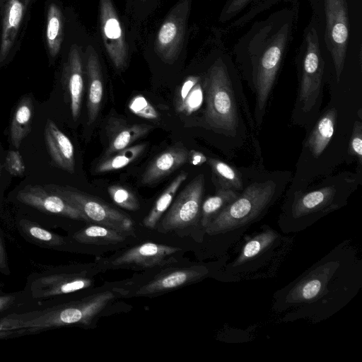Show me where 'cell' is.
I'll return each instance as SVG.
<instances>
[{
    "instance_id": "obj_39",
    "label": "cell",
    "mask_w": 362,
    "mask_h": 362,
    "mask_svg": "<svg viewBox=\"0 0 362 362\" xmlns=\"http://www.w3.org/2000/svg\"><path fill=\"white\" fill-rule=\"evenodd\" d=\"M11 272L6 240L0 230V274L9 276Z\"/></svg>"
},
{
    "instance_id": "obj_31",
    "label": "cell",
    "mask_w": 362,
    "mask_h": 362,
    "mask_svg": "<svg viewBox=\"0 0 362 362\" xmlns=\"http://www.w3.org/2000/svg\"><path fill=\"white\" fill-rule=\"evenodd\" d=\"M146 144H139L127 147L115 155L102 160L95 168L98 173L121 169L136 160L145 150Z\"/></svg>"
},
{
    "instance_id": "obj_33",
    "label": "cell",
    "mask_w": 362,
    "mask_h": 362,
    "mask_svg": "<svg viewBox=\"0 0 362 362\" xmlns=\"http://www.w3.org/2000/svg\"><path fill=\"white\" fill-rule=\"evenodd\" d=\"M30 308L23 290L0 293V319L13 313L28 311Z\"/></svg>"
},
{
    "instance_id": "obj_24",
    "label": "cell",
    "mask_w": 362,
    "mask_h": 362,
    "mask_svg": "<svg viewBox=\"0 0 362 362\" xmlns=\"http://www.w3.org/2000/svg\"><path fill=\"white\" fill-rule=\"evenodd\" d=\"M69 236L76 243L107 245L123 242L127 235L113 228L94 223L77 230Z\"/></svg>"
},
{
    "instance_id": "obj_30",
    "label": "cell",
    "mask_w": 362,
    "mask_h": 362,
    "mask_svg": "<svg viewBox=\"0 0 362 362\" xmlns=\"http://www.w3.org/2000/svg\"><path fill=\"white\" fill-rule=\"evenodd\" d=\"M153 129L148 124H132L122 127L110 140L106 156L130 146L135 141L147 134Z\"/></svg>"
},
{
    "instance_id": "obj_15",
    "label": "cell",
    "mask_w": 362,
    "mask_h": 362,
    "mask_svg": "<svg viewBox=\"0 0 362 362\" xmlns=\"http://www.w3.org/2000/svg\"><path fill=\"white\" fill-rule=\"evenodd\" d=\"M181 249L152 242L136 245L110 262L113 268L151 269L175 262L173 256Z\"/></svg>"
},
{
    "instance_id": "obj_10",
    "label": "cell",
    "mask_w": 362,
    "mask_h": 362,
    "mask_svg": "<svg viewBox=\"0 0 362 362\" xmlns=\"http://www.w3.org/2000/svg\"><path fill=\"white\" fill-rule=\"evenodd\" d=\"M325 42L334 62L337 81L342 72L349 39L348 9L346 0H325Z\"/></svg>"
},
{
    "instance_id": "obj_8",
    "label": "cell",
    "mask_w": 362,
    "mask_h": 362,
    "mask_svg": "<svg viewBox=\"0 0 362 362\" xmlns=\"http://www.w3.org/2000/svg\"><path fill=\"white\" fill-rule=\"evenodd\" d=\"M336 193L334 186H327L296 195L290 209V221L281 230L285 233L301 231L312 224L313 216L339 209V205L335 202Z\"/></svg>"
},
{
    "instance_id": "obj_45",
    "label": "cell",
    "mask_w": 362,
    "mask_h": 362,
    "mask_svg": "<svg viewBox=\"0 0 362 362\" xmlns=\"http://www.w3.org/2000/svg\"><path fill=\"white\" fill-rule=\"evenodd\" d=\"M4 293L3 285L0 281V293Z\"/></svg>"
},
{
    "instance_id": "obj_36",
    "label": "cell",
    "mask_w": 362,
    "mask_h": 362,
    "mask_svg": "<svg viewBox=\"0 0 362 362\" xmlns=\"http://www.w3.org/2000/svg\"><path fill=\"white\" fill-rule=\"evenodd\" d=\"M129 109L134 114L147 119L158 118V113L154 107L141 95H136L130 100Z\"/></svg>"
},
{
    "instance_id": "obj_13",
    "label": "cell",
    "mask_w": 362,
    "mask_h": 362,
    "mask_svg": "<svg viewBox=\"0 0 362 362\" xmlns=\"http://www.w3.org/2000/svg\"><path fill=\"white\" fill-rule=\"evenodd\" d=\"M35 0H6L2 8L0 35V66L16 52Z\"/></svg>"
},
{
    "instance_id": "obj_27",
    "label": "cell",
    "mask_w": 362,
    "mask_h": 362,
    "mask_svg": "<svg viewBox=\"0 0 362 362\" xmlns=\"http://www.w3.org/2000/svg\"><path fill=\"white\" fill-rule=\"evenodd\" d=\"M32 115V100L30 98H23L16 108L10 127L11 141L17 149L30 131Z\"/></svg>"
},
{
    "instance_id": "obj_40",
    "label": "cell",
    "mask_w": 362,
    "mask_h": 362,
    "mask_svg": "<svg viewBox=\"0 0 362 362\" xmlns=\"http://www.w3.org/2000/svg\"><path fill=\"white\" fill-rule=\"evenodd\" d=\"M200 81V78L197 76H188L182 83L177 95L176 106L180 105L185 98L187 95L194 87V86Z\"/></svg>"
},
{
    "instance_id": "obj_37",
    "label": "cell",
    "mask_w": 362,
    "mask_h": 362,
    "mask_svg": "<svg viewBox=\"0 0 362 362\" xmlns=\"http://www.w3.org/2000/svg\"><path fill=\"white\" fill-rule=\"evenodd\" d=\"M348 152L356 156L359 163L362 161V126L361 123L356 121L352 134L349 141Z\"/></svg>"
},
{
    "instance_id": "obj_44",
    "label": "cell",
    "mask_w": 362,
    "mask_h": 362,
    "mask_svg": "<svg viewBox=\"0 0 362 362\" xmlns=\"http://www.w3.org/2000/svg\"><path fill=\"white\" fill-rule=\"evenodd\" d=\"M6 0H0V10L2 9Z\"/></svg>"
},
{
    "instance_id": "obj_25",
    "label": "cell",
    "mask_w": 362,
    "mask_h": 362,
    "mask_svg": "<svg viewBox=\"0 0 362 362\" xmlns=\"http://www.w3.org/2000/svg\"><path fill=\"white\" fill-rule=\"evenodd\" d=\"M337 111L329 109L317 122L306 143L313 156L317 158L329 144L334 132Z\"/></svg>"
},
{
    "instance_id": "obj_23",
    "label": "cell",
    "mask_w": 362,
    "mask_h": 362,
    "mask_svg": "<svg viewBox=\"0 0 362 362\" xmlns=\"http://www.w3.org/2000/svg\"><path fill=\"white\" fill-rule=\"evenodd\" d=\"M87 59L88 92L87 108L88 123H93L98 115L103 95V83L100 62L95 49L90 46Z\"/></svg>"
},
{
    "instance_id": "obj_22",
    "label": "cell",
    "mask_w": 362,
    "mask_h": 362,
    "mask_svg": "<svg viewBox=\"0 0 362 362\" xmlns=\"http://www.w3.org/2000/svg\"><path fill=\"white\" fill-rule=\"evenodd\" d=\"M64 77L70 100L73 119L79 116L83 90L81 58L77 46L73 45L64 68Z\"/></svg>"
},
{
    "instance_id": "obj_26",
    "label": "cell",
    "mask_w": 362,
    "mask_h": 362,
    "mask_svg": "<svg viewBox=\"0 0 362 362\" xmlns=\"http://www.w3.org/2000/svg\"><path fill=\"white\" fill-rule=\"evenodd\" d=\"M63 16L59 7L54 3L47 8L45 41L49 56L55 58L61 49L63 41Z\"/></svg>"
},
{
    "instance_id": "obj_20",
    "label": "cell",
    "mask_w": 362,
    "mask_h": 362,
    "mask_svg": "<svg viewBox=\"0 0 362 362\" xmlns=\"http://www.w3.org/2000/svg\"><path fill=\"white\" fill-rule=\"evenodd\" d=\"M45 141L49 154L56 165L69 173L74 172V148L69 138L48 119L45 127Z\"/></svg>"
},
{
    "instance_id": "obj_43",
    "label": "cell",
    "mask_w": 362,
    "mask_h": 362,
    "mask_svg": "<svg viewBox=\"0 0 362 362\" xmlns=\"http://www.w3.org/2000/svg\"><path fill=\"white\" fill-rule=\"evenodd\" d=\"M191 158V162L194 165H201L206 161L205 156L199 152L192 151L189 153Z\"/></svg>"
},
{
    "instance_id": "obj_47",
    "label": "cell",
    "mask_w": 362,
    "mask_h": 362,
    "mask_svg": "<svg viewBox=\"0 0 362 362\" xmlns=\"http://www.w3.org/2000/svg\"><path fill=\"white\" fill-rule=\"evenodd\" d=\"M1 192H0V203H1Z\"/></svg>"
},
{
    "instance_id": "obj_21",
    "label": "cell",
    "mask_w": 362,
    "mask_h": 362,
    "mask_svg": "<svg viewBox=\"0 0 362 362\" xmlns=\"http://www.w3.org/2000/svg\"><path fill=\"white\" fill-rule=\"evenodd\" d=\"M189 153L183 146H176L165 151L146 169L141 183L149 185L158 182L187 163Z\"/></svg>"
},
{
    "instance_id": "obj_12",
    "label": "cell",
    "mask_w": 362,
    "mask_h": 362,
    "mask_svg": "<svg viewBox=\"0 0 362 362\" xmlns=\"http://www.w3.org/2000/svg\"><path fill=\"white\" fill-rule=\"evenodd\" d=\"M306 49L303 61L299 100L304 111L315 105L320 91L324 71L317 33L313 28L306 35Z\"/></svg>"
},
{
    "instance_id": "obj_6",
    "label": "cell",
    "mask_w": 362,
    "mask_h": 362,
    "mask_svg": "<svg viewBox=\"0 0 362 362\" xmlns=\"http://www.w3.org/2000/svg\"><path fill=\"white\" fill-rule=\"evenodd\" d=\"M205 119L211 127L235 133L238 126L237 106L225 66L214 64L206 80Z\"/></svg>"
},
{
    "instance_id": "obj_41",
    "label": "cell",
    "mask_w": 362,
    "mask_h": 362,
    "mask_svg": "<svg viewBox=\"0 0 362 362\" xmlns=\"http://www.w3.org/2000/svg\"><path fill=\"white\" fill-rule=\"evenodd\" d=\"M249 0H231L226 9V13L228 16L235 14L239 11Z\"/></svg>"
},
{
    "instance_id": "obj_42",
    "label": "cell",
    "mask_w": 362,
    "mask_h": 362,
    "mask_svg": "<svg viewBox=\"0 0 362 362\" xmlns=\"http://www.w3.org/2000/svg\"><path fill=\"white\" fill-rule=\"evenodd\" d=\"M25 334L18 330L0 329V339H7L23 336Z\"/></svg>"
},
{
    "instance_id": "obj_7",
    "label": "cell",
    "mask_w": 362,
    "mask_h": 362,
    "mask_svg": "<svg viewBox=\"0 0 362 362\" xmlns=\"http://www.w3.org/2000/svg\"><path fill=\"white\" fill-rule=\"evenodd\" d=\"M78 209L88 222L105 226L127 235L134 232V221L126 214L105 203L69 187H47Z\"/></svg>"
},
{
    "instance_id": "obj_38",
    "label": "cell",
    "mask_w": 362,
    "mask_h": 362,
    "mask_svg": "<svg viewBox=\"0 0 362 362\" xmlns=\"http://www.w3.org/2000/svg\"><path fill=\"white\" fill-rule=\"evenodd\" d=\"M6 168L14 176H20L24 173L25 165L18 151H8L6 158Z\"/></svg>"
},
{
    "instance_id": "obj_34",
    "label": "cell",
    "mask_w": 362,
    "mask_h": 362,
    "mask_svg": "<svg viewBox=\"0 0 362 362\" xmlns=\"http://www.w3.org/2000/svg\"><path fill=\"white\" fill-rule=\"evenodd\" d=\"M107 191L113 202L121 208L129 211H136L139 208L136 197L129 189L119 185H111Z\"/></svg>"
},
{
    "instance_id": "obj_1",
    "label": "cell",
    "mask_w": 362,
    "mask_h": 362,
    "mask_svg": "<svg viewBox=\"0 0 362 362\" xmlns=\"http://www.w3.org/2000/svg\"><path fill=\"white\" fill-rule=\"evenodd\" d=\"M361 284V261L350 243H341L275 293L274 306L288 310L290 320L323 319L351 300Z\"/></svg>"
},
{
    "instance_id": "obj_11",
    "label": "cell",
    "mask_w": 362,
    "mask_h": 362,
    "mask_svg": "<svg viewBox=\"0 0 362 362\" xmlns=\"http://www.w3.org/2000/svg\"><path fill=\"white\" fill-rule=\"evenodd\" d=\"M288 28L282 29L267 46L259 59L255 73L257 111L262 119L276 79L287 39Z\"/></svg>"
},
{
    "instance_id": "obj_32",
    "label": "cell",
    "mask_w": 362,
    "mask_h": 362,
    "mask_svg": "<svg viewBox=\"0 0 362 362\" xmlns=\"http://www.w3.org/2000/svg\"><path fill=\"white\" fill-rule=\"evenodd\" d=\"M216 182L221 189L241 190L243 189L242 178L238 171L222 160L209 158L208 161Z\"/></svg>"
},
{
    "instance_id": "obj_35",
    "label": "cell",
    "mask_w": 362,
    "mask_h": 362,
    "mask_svg": "<svg viewBox=\"0 0 362 362\" xmlns=\"http://www.w3.org/2000/svg\"><path fill=\"white\" fill-rule=\"evenodd\" d=\"M203 102V90L199 83H197L187 95L182 102L176 106L180 112L190 115L197 110Z\"/></svg>"
},
{
    "instance_id": "obj_4",
    "label": "cell",
    "mask_w": 362,
    "mask_h": 362,
    "mask_svg": "<svg viewBox=\"0 0 362 362\" xmlns=\"http://www.w3.org/2000/svg\"><path fill=\"white\" fill-rule=\"evenodd\" d=\"M276 192L272 180L254 182L226 206L205 228L209 235L235 232L259 220L270 206Z\"/></svg>"
},
{
    "instance_id": "obj_3",
    "label": "cell",
    "mask_w": 362,
    "mask_h": 362,
    "mask_svg": "<svg viewBox=\"0 0 362 362\" xmlns=\"http://www.w3.org/2000/svg\"><path fill=\"white\" fill-rule=\"evenodd\" d=\"M93 283L83 265H60L32 272L23 290L31 310L76 299V294Z\"/></svg>"
},
{
    "instance_id": "obj_18",
    "label": "cell",
    "mask_w": 362,
    "mask_h": 362,
    "mask_svg": "<svg viewBox=\"0 0 362 362\" xmlns=\"http://www.w3.org/2000/svg\"><path fill=\"white\" fill-rule=\"evenodd\" d=\"M188 6L180 4L160 26L156 37V50L165 60H173L180 51L184 36Z\"/></svg>"
},
{
    "instance_id": "obj_14",
    "label": "cell",
    "mask_w": 362,
    "mask_h": 362,
    "mask_svg": "<svg viewBox=\"0 0 362 362\" xmlns=\"http://www.w3.org/2000/svg\"><path fill=\"white\" fill-rule=\"evenodd\" d=\"M100 32L105 49L117 69L126 66L128 47L119 16L111 0H99Z\"/></svg>"
},
{
    "instance_id": "obj_16",
    "label": "cell",
    "mask_w": 362,
    "mask_h": 362,
    "mask_svg": "<svg viewBox=\"0 0 362 362\" xmlns=\"http://www.w3.org/2000/svg\"><path fill=\"white\" fill-rule=\"evenodd\" d=\"M281 235L274 229L266 227L243 244L238 256L229 264V272H246L249 266H254L261 258L272 255L281 243Z\"/></svg>"
},
{
    "instance_id": "obj_9",
    "label": "cell",
    "mask_w": 362,
    "mask_h": 362,
    "mask_svg": "<svg viewBox=\"0 0 362 362\" xmlns=\"http://www.w3.org/2000/svg\"><path fill=\"white\" fill-rule=\"evenodd\" d=\"M204 177L197 175L178 194L160 224V230L168 232L191 226L201 214Z\"/></svg>"
},
{
    "instance_id": "obj_29",
    "label": "cell",
    "mask_w": 362,
    "mask_h": 362,
    "mask_svg": "<svg viewBox=\"0 0 362 362\" xmlns=\"http://www.w3.org/2000/svg\"><path fill=\"white\" fill-rule=\"evenodd\" d=\"M238 195L235 190L220 188L216 194L208 197L201 206V225L204 229Z\"/></svg>"
},
{
    "instance_id": "obj_5",
    "label": "cell",
    "mask_w": 362,
    "mask_h": 362,
    "mask_svg": "<svg viewBox=\"0 0 362 362\" xmlns=\"http://www.w3.org/2000/svg\"><path fill=\"white\" fill-rule=\"evenodd\" d=\"M15 201L25 210L21 216L50 230L66 227L67 221H88L78 209L47 187L27 185L17 192Z\"/></svg>"
},
{
    "instance_id": "obj_2",
    "label": "cell",
    "mask_w": 362,
    "mask_h": 362,
    "mask_svg": "<svg viewBox=\"0 0 362 362\" xmlns=\"http://www.w3.org/2000/svg\"><path fill=\"white\" fill-rule=\"evenodd\" d=\"M117 294L107 290L52 306L13 313L0 319V329L18 330L27 335L62 327H89Z\"/></svg>"
},
{
    "instance_id": "obj_46",
    "label": "cell",
    "mask_w": 362,
    "mask_h": 362,
    "mask_svg": "<svg viewBox=\"0 0 362 362\" xmlns=\"http://www.w3.org/2000/svg\"><path fill=\"white\" fill-rule=\"evenodd\" d=\"M1 170H2V165H1V159H0V175L1 173Z\"/></svg>"
},
{
    "instance_id": "obj_17",
    "label": "cell",
    "mask_w": 362,
    "mask_h": 362,
    "mask_svg": "<svg viewBox=\"0 0 362 362\" xmlns=\"http://www.w3.org/2000/svg\"><path fill=\"white\" fill-rule=\"evenodd\" d=\"M209 269L205 266H192L173 269L160 274L141 285L135 292L136 296H150L164 293L186 285L199 281L208 276Z\"/></svg>"
},
{
    "instance_id": "obj_28",
    "label": "cell",
    "mask_w": 362,
    "mask_h": 362,
    "mask_svg": "<svg viewBox=\"0 0 362 362\" xmlns=\"http://www.w3.org/2000/svg\"><path fill=\"white\" fill-rule=\"evenodd\" d=\"M187 173L186 172H181L163 192L151 210L144 218L143 224L145 227L151 229L156 228L161 216L170 206L177 191L187 179Z\"/></svg>"
},
{
    "instance_id": "obj_19",
    "label": "cell",
    "mask_w": 362,
    "mask_h": 362,
    "mask_svg": "<svg viewBox=\"0 0 362 362\" xmlns=\"http://www.w3.org/2000/svg\"><path fill=\"white\" fill-rule=\"evenodd\" d=\"M13 226L25 241L44 249L71 251L75 243L69 236L53 232L21 215L17 216Z\"/></svg>"
}]
</instances>
